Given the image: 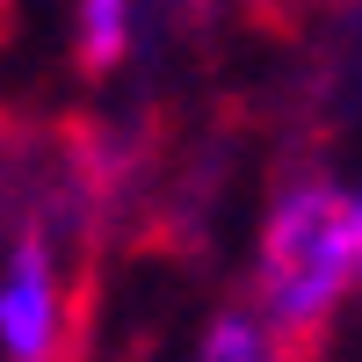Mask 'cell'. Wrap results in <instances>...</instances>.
I'll return each instance as SVG.
<instances>
[{
    "instance_id": "1",
    "label": "cell",
    "mask_w": 362,
    "mask_h": 362,
    "mask_svg": "<svg viewBox=\"0 0 362 362\" xmlns=\"http://www.w3.org/2000/svg\"><path fill=\"white\" fill-rule=\"evenodd\" d=\"M348 290H362L355 196L326 174H305L268 203L254 232V319L276 362H312L334 334Z\"/></svg>"
},
{
    "instance_id": "2",
    "label": "cell",
    "mask_w": 362,
    "mask_h": 362,
    "mask_svg": "<svg viewBox=\"0 0 362 362\" xmlns=\"http://www.w3.org/2000/svg\"><path fill=\"white\" fill-rule=\"evenodd\" d=\"M66 334V290L44 232H22L0 268V355L8 362H51Z\"/></svg>"
},
{
    "instance_id": "3",
    "label": "cell",
    "mask_w": 362,
    "mask_h": 362,
    "mask_svg": "<svg viewBox=\"0 0 362 362\" xmlns=\"http://www.w3.org/2000/svg\"><path fill=\"white\" fill-rule=\"evenodd\" d=\"M131 51V0H73V58L80 73H109Z\"/></svg>"
},
{
    "instance_id": "4",
    "label": "cell",
    "mask_w": 362,
    "mask_h": 362,
    "mask_svg": "<svg viewBox=\"0 0 362 362\" xmlns=\"http://www.w3.org/2000/svg\"><path fill=\"white\" fill-rule=\"evenodd\" d=\"M196 362H276V348H268L254 312H218L196 341Z\"/></svg>"
},
{
    "instance_id": "5",
    "label": "cell",
    "mask_w": 362,
    "mask_h": 362,
    "mask_svg": "<svg viewBox=\"0 0 362 362\" xmlns=\"http://www.w3.org/2000/svg\"><path fill=\"white\" fill-rule=\"evenodd\" d=\"M348 196H355V239H362V181H355V189H348Z\"/></svg>"
}]
</instances>
